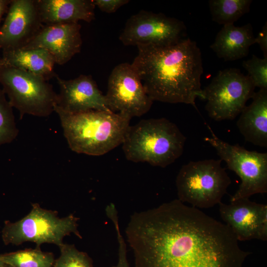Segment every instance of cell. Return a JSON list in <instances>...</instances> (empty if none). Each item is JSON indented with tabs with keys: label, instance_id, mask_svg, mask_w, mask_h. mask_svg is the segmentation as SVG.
<instances>
[{
	"label": "cell",
	"instance_id": "1",
	"mask_svg": "<svg viewBox=\"0 0 267 267\" xmlns=\"http://www.w3.org/2000/svg\"><path fill=\"white\" fill-rule=\"evenodd\" d=\"M126 234L135 267H243L251 254L225 223L178 199L134 213Z\"/></svg>",
	"mask_w": 267,
	"mask_h": 267
},
{
	"label": "cell",
	"instance_id": "2",
	"mask_svg": "<svg viewBox=\"0 0 267 267\" xmlns=\"http://www.w3.org/2000/svg\"><path fill=\"white\" fill-rule=\"evenodd\" d=\"M137 48L131 64L152 100L190 104L197 109L196 98L204 99L202 53L197 43L186 38L169 45Z\"/></svg>",
	"mask_w": 267,
	"mask_h": 267
},
{
	"label": "cell",
	"instance_id": "3",
	"mask_svg": "<svg viewBox=\"0 0 267 267\" xmlns=\"http://www.w3.org/2000/svg\"><path fill=\"white\" fill-rule=\"evenodd\" d=\"M54 112L71 150L91 156L102 155L122 144L131 119L107 111L68 114L54 108Z\"/></svg>",
	"mask_w": 267,
	"mask_h": 267
},
{
	"label": "cell",
	"instance_id": "4",
	"mask_svg": "<svg viewBox=\"0 0 267 267\" xmlns=\"http://www.w3.org/2000/svg\"><path fill=\"white\" fill-rule=\"evenodd\" d=\"M186 137L165 118L143 119L130 126L122 143L126 159L165 168L183 152Z\"/></svg>",
	"mask_w": 267,
	"mask_h": 267
},
{
	"label": "cell",
	"instance_id": "5",
	"mask_svg": "<svg viewBox=\"0 0 267 267\" xmlns=\"http://www.w3.org/2000/svg\"><path fill=\"white\" fill-rule=\"evenodd\" d=\"M222 161L207 159L183 165L176 181L178 199L198 209L221 203L231 182Z\"/></svg>",
	"mask_w": 267,
	"mask_h": 267
},
{
	"label": "cell",
	"instance_id": "6",
	"mask_svg": "<svg viewBox=\"0 0 267 267\" xmlns=\"http://www.w3.org/2000/svg\"><path fill=\"white\" fill-rule=\"evenodd\" d=\"M78 220L73 214L59 218L56 212L34 204L30 213L22 219L14 222H5L2 240L6 245L32 242L37 247L45 243L59 247L64 243V237L71 233L82 238L78 229Z\"/></svg>",
	"mask_w": 267,
	"mask_h": 267
},
{
	"label": "cell",
	"instance_id": "7",
	"mask_svg": "<svg viewBox=\"0 0 267 267\" xmlns=\"http://www.w3.org/2000/svg\"><path fill=\"white\" fill-rule=\"evenodd\" d=\"M0 84L21 119L25 115L46 117L54 112L57 93L44 77L14 67L0 66Z\"/></svg>",
	"mask_w": 267,
	"mask_h": 267
},
{
	"label": "cell",
	"instance_id": "8",
	"mask_svg": "<svg viewBox=\"0 0 267 267\" xmlns=\"http://www.w3.org/2000/svg\"><path fill=\"white\" fill-rule=\"evenodd\" d=\"M211 136L206 137L228 168L240 178L241 183L230 201L249 198L267 192V153L249 151L239 144H231L219 138L207 125Z\"/></svg>",
	"mask_w": 267,
	"mask_h": 267
},
{
	"label": "cell",
	"instance_id": "9",
	"mask_svg": "<svg viewBox=\"0 0 267 267\" xmlns=\"http://www.w3.org/2000/svg\"><path fill=\"white\" fill-rule=\"evenodd\" d=\"M255 86L251 78L237 68L220 71L203 89L205 110L216 121L234 119L252 98Z\"/></svg>",
	"mask_w": 267,
	"mask_h": 267
},
{
	"label": "cell",
	"instance_id": "10",
	"mask_svg": "<svg viewBox=\"0 0 267 267\" xmlns=\"http://www.w3.org/2000/svg\"><path fill=\"white\" fill-rule=\"evenodd\" d=\"M184 23L162 13L144 10L132 15L119 36L125 45L167 46L186 38Z\"/></svg>",
	"mask_w": 267,
	"mask_h": 267
},
{
	"label": "cell",
	"instance_id": "11",
	"mask_svg": "<svg viewBox=\"0 0 267 267\" xmlns=\"http://www.w3.org/2000/svg\"><path fill=\"white\" fill-rule=\"evenodd\" d=\"M105 97L109 109L132 118L146 114L153 101L131 64L116 65L109 77Z\"/></svg>",
	"mask_w": 267,
	"mask_h": 267
},
{
	"label": "cell",
	"instance_id": "12",
	"mask_svg": "<svg viewBox=\"0 0 267 267\" xmlns=\"http://www.w3.org/2000/svg\"><path fill=\"white\" fill-rule=\"evenodd\" d=\"M222 219L238 241L267 240V205L243 198L220 203Z\"/></svg>",
	"mask_w": 267,
	"mask_h": 267
},
{
	"label": "cell",
	"instance_id": "13",
	"mask_svg": "<svg viewBox=\"0 0 267 267\" xmlns=\"http://www.w3.org/2000/svg\"><path fill=\"white\" fill-rule=\"evenodd\" d=\"M43 25L37 0H11L0 27V49L23 47Z\"/></svg>",
	"mask_w": 267,
	"mask_h": 267
},
{
	"label": "cell",
	"instance_id": "14",
	"mask_svg": "<svg viewBox=\"0 0 267 267\" xmlns=\"http://www.w3.org/2000/svg\"><path fill=\"white\" fill-rule=\"evenodd\" d=\"M55 77L59 87V92L54 109L68 114L91 110L111 111L108 107L105 95L91 76L81 75L71 80L63 79L57 75Z\"/></svg>",
	"mask_w": 267,
	"mask_h": 267
},
{
	"label": "cell",
	"instance_id": "15",
	"mask_svg": "<svg viewBox=\"0 0 267 267\" xmlns=\"http://www.w3.org/2000/svg\"><path fill=\"white\" fill-rule=\"evenodd\" d=\"M81 26L79 23L44 25L36 35L21 48H42L53 57L55 64L63 65L76 54L82 45Z\"/></svg>",
	"mask_w": 267,
	"mask_h": 267
},
{
	"label": "cell",
	"instance_id": "16",
	"mask_svg": "<svg viewBox=\"0 0 267 267\" xmlns=\"http://www.w3.org/2000/svg\"><path fill=\"white\" fill-rule=\"evenodd\" d=\"M37 3L43 25L89 23L95 19L93 0H37Z\"/></svg>",
	"mask_w": 267,
	"mask_h": 267
},
{
	"label": "cell",
	"instance_id": "17",
	"mask_svg": "<svg viewBox=\"0 0 267 267\" xmlns=\"http://www.w3.org/2000/svg\"><path fill=\"white\" fill-rule=\"evenodd\" d=\"M252 98L251 104L241 112L236 125L246 141L267 147V89H259Z\"/></svg>",
	"mask_w": 267,
	"mask_h": 267
},
{
	"label": "cell",
	"instance_id": "18",
	"mask_svg": "<svg viewBox=\"0 0 267 267\" xmlns=\"http://www.w3.org/2000/svg\"><path fill=\"white\" fill-rule=\"evenodd\" d=\"M255 38L250 23L242 26L226 24L218 33L210 48L219 58L234 61L247 56L250 47L255 44Z\"/></svg>",
	"mask_w": 267,
	"mask_h": 267
},
{
	"label": "cell",
	"instance_id": "19",
	"mask_svg": "<svg viewBox=\"0 0 267 267\" xmlns=\"http://www.w3.org/2000/svg\"><path fill=\"white\" fill-rule=\"evenodd\" d=\"M55 62L52 55L42 48H14L2 50L0 66L14 67L44 77H55Z\"/></svg>",
	"mask_w": 267,
	"mask_h": 267
},
{
	"label": "cell",
	"instance_id": "20",
	"mask_svg": "<svg viewBox=\"0 0 267 267\" xmlns=\"http://www.w3.org/2000/svg\"><path fill=\"white\" fill-rule=\"evenodd\" d=\"M251 0H210L209 6L212 20L223 25L233 24L250 11Z\"/></svg>",
	"mask_w": 267,
	"mask_h": 267
},
{
	"label": "cell",
	"instance_id": "21",
	"mask_svg": "<svg viewBox=\"0 0 267 267\" xmlns=\"http://www.w3.org/2000/svg\"><path fill=\"white\" fill-rule=\"evenodd\" d=\"M1 258L4 264L12 267H52L55 260L53 253L37 247L3 254Z\"/></svg>",
	"mask_w": 267,
	"mask_h": 267
},
{
	"label": "cell",
	"instance_id": "22",
	"mask_svg": "<svg viewBox=\"0 0 267 267\" xmlns=\"http://www.w3.org/2000/svg\"><path fill=\"white\" fill-rule=\"evenodd\" d=\"M18 133L13 108L3 91L0 89V146L11 143Z\"/></svg>",
	"mask_w": 267,
	"mask_h": 267
},
{
	"label": "cell",
	"instance_id": "23",
	"mask_svg": "<svg viewBox=\"0 0 267 267\" xmlns=\"http://www.w3.org/2000/svg\"><path fill=\"white\" fill-rule=\"evenodd\" d=\"M60 254L52 267H93L87 253L78 250L74 245L63 243L59 247Z\"/></svg>",
	"mask_w": 267,
	"mask_h": 267
},
{
	"label": "cell",
	"instance_id": "24",
	"mask_svg": "<svg viewBox=\"0 0 267 267\" xmlns=\"http://www.w3.org/2000/svg\"><path fill=\"white\" fill-rule=\"evenodd\" d=\"M255 87L267 89V58H261L255 55L242 63Z\"/></svg>",
	"mask_w": 267,
	"mask_h": 267
},
{
	"label": "cell",
	"instance_id": "25",
	"mask_svg": "<svg viewBox=\"0 0 267 267\" xmlns=\"http://www.w3.org/2000/svg\"><path fill=\"white\" fill-rule=\"evenodd\" d=\"M107 217L113 223L118 242V260L116 264L112 267H130L127 257V246L120 230L117 212L110 211L107 214Z\"/></svg>",
	"mask_w": 267,
	"mask_h": 267
},
{
	"label": "cell",
	"instance_id": "26",
	"mask_svg": "<svg viewBox=\"0 0 267 267\" xmlns=\"http://www.w3.org/2000/svg\"><path fill=\"white\" fill-rule=\"evenodd\" d=\"M129 2V0H93L95 6L107 13L115 12L121 6Z\"/></svg>",
	"mask_w": 267,
	"mask_h": 267
},
{
	"label": "cell",
	"instance_id": "27",
	"mask_svg": "<svg viewBox=\"0 0 267 267\" xmlns=\"http://www.w3.org/2000/svg\"><path fill=\"white\" fill-rule=\"evenodd\" d=\"M258 44L263 52L264 57L267 58V22L262 27L257 37L255 38V44Z\"/></svg>",
	"mask_w": 267,
	"mask_h": 267
},
{
	"label": "cell",
	"instance_id": "28",
	"mask_svg": "<svg viewBox=\"0 0 267 267\" xmlns=\"http://www.w3.org/2000/svg\"><path fill=\"white\" fill-rule=\"evenodd\" d=\"M11 0H0V27L3 15L6 13Z\"/></svg>",
	"mask_w": 267,
	"mask_h": 267
},
{
	"label": "cell",
	"instance_id": "29",
	"mask_svg": "<svg viewBox=\"0 0 267 267\" xmlns=\"http://www.w3.org/2000/svg\"><path fill=\"white\" fill-rule=\"evenodd\" d=\"M4 263L3 262L1 258V254H0V267H3L4 266Z\"/></svg>",
	"mask_w": 267,
	"mask_h": 267
},
{
	"label": "cell",
	"instance_id": "30",
	"mask_svg": "<svg viewBox=\"0 0 267 267\" xmlns=\"http://www.w3.org/2000/svg\"><path fill=\"white\" fill-rule=\"evenodd\" d=\"M3 267H11L10 266L7 265V264H5Z\"/></svg>",
	"mask_w": 267,
	"mask_h": 267
}]
</instances>
